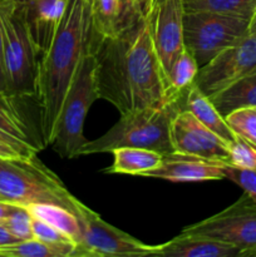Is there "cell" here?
I'll use <instances>...</instances> for the list:
<instances>
[{"label":"cell","mask_w":256,"mask_h":257,"mask_svg":"<svg viewBox=\"0 0 256 257\" xmlns=\"http://www.w3.org/2000/svg\"><path fill=\"white\" fill-rule=\"evenodd\" d=\"M97 62L99 99L120 114L173 103L163 68L151 37L150 20L143 14L113 37H90L89 49Z\"/></svg>","instance_id":"1"},{"label":"cell","mask_w":256,"mask_h":257,"mask_svg":"<svg viewBox=\"0 0 256 257\" xmlns=\"http://www.w3.org/2000/svg\"><path fill=\"white\" fill-rule=\"evenodd\" d=\"M92 37L89 0H69L57 34L40 58L37 99L43 145L52 146L63 102Z\"/></svg>","instance_id":"2"},{"label":"cell","mask_w":256,"mask_h":257,"mask_svg":"<svg viewBox=\"0 0 256 257\" xmlns=\"http://www.w3.org/2000/svg\"><path fill=\"white\" fill-rule=\"evenodd\" d=\"M182 98L177 102L120 114V119L97 140L88 141L80 156L112 152L119 147H138L152 150L161 155L173 152L171 145V120L182 108Z\"/></svg>","instance_id":"3"},{"label":"cell","mask_w":256,"mask_h":257,"mask_svg":"<svg viewBox=\"0 0 256 257\" xmlns=\"http://www.w3.org/2000/svg\"><path fill=\"white\" fill-rule=\"evenodd\" d=\"M2 29L8 94L19 99L35 98L40 58L30 37L22 4L15 0H3Z\"/></svg>","instance_id":"4"},{"label":"cell","mask_w":256,"mask_h":257,"mask_svg":"<svg viewBox=\"0 0 256 257\" xmlns=\"http://www.w3.org/2000/svg\"><path fill=\"white\" fill-rule=\"evenodd\" d=\"M0 200L22 206L37 202L57 203L74 215L82 206L38 156L29 160L0 158Z\"/></svg>","instance_id":"5"},{"label":"cell","mask_w":256,"mask_h":257,"mask_svg":"<svg viewBox=\"0 0 256 257\" xmlns=\"http://www.w3.org/2000/svg\"><path fill=\"white\" fill-rule=\"evenodd\" d=\"M97 99V62L94 54L88 50L80 59L64 98L52 143L53 150L64 160L79 157L80 150L88 142L83 132L84 120Z\"/></svg>","instance_id":"6"},{"label":"cell","mask_w":256,"mask_h":257,"mask_svg":"<svg viewBox=\"0 0 256 257\" xmlns=\"http://www.w3.org/2000/svg\"><path fill=\"white\" fill-rule=\"evenodd\" d=\"M248 20L211 12H186L183 17L185 47L197 62L207 64L220 52L247 34Z\"/></svg>","instance_id":"7"},{"label":"cell","mask_w":256,"mask_h":257,"mask_svg":"<svg viewBox=\"0 0 256 257\" xmlns=\"http://www.w3.org/2000/svg\"><path fill=\"white\" fill-rule=\"evenodd\" d=\"M182 233L231 243L240 248L245 257H256V202L243 193L221 212L186 226Z\"/></svg>","instance_id":"8"},{"label":"cell","mask_w":256,"mask_h":257,"mask_svg":"<svg viewBox=\"0 0 256 257\" xmlns=\"http://www.w3.org/2000/svg\"><path fill=\"white\" fill-rule=\"evenodd\" d=\"M82 238L77 257H143L155 256L157 246L146 245L119 228L105 222L97 212L82 203L77 215Z\"/></svg>","instance_id":"9"},{"label":"cell","mask_w":256,"mask_h":257,"mask_svg":"<svg viewBox=\"0 0 256 257\" xmlns=\"http://www.w3.org/2000/svg\"><path fill=\"white\" fill-rule=\"evenodd\" d=\"M253 67H256V38L246 34L201 67L193 84L212 98Z\"/></svg>","instance_id":"10"},{"label":"cell","mask_w":256,"mask_h":257,"mask_svg":"<svg viewBox=\"0 0 256 257\" xmlns=\"http://www.w3.org/2000/svg\"><path fill=\"white\" fill-rule=\"evenodd\" d=\"M185 13L183 0H158L155 9L147 14L151 37L166 78L186 48L183 39Z\"/></svg>","instance_id":"11"},{"label":"cell","mask_w":256,"mask_h":257,"mask_svg":"<svg viewBox=\"0 0 256 257\" xmlns=\"http://www.w3.org/2000/svg\"><path fill=\"white\" fill-rule=\"evenodd\" d=\"M171 145L175 152L227 162L228 143L181 108L171 120Z\"/></svg>","instance_id":"12"},{"label":"cell","mask_w":256,"mask_h":257,"mask_svg":"<svg viewBox=\"0 0 256 257\" xmlns=\"http://www.w3.org/2000/svg\"><path fill=\"white\" fill-rule=\"evenodd\" d=\"M227 162L210 158L170 152L162 156L161 165L142 177L160 178L171 182H203L226 178Z\"/></svg>","instance_id":"13"},{"label":"cell","mask_w":256,"mask_h":257,"mask_svg":"<svg viewBox=\"0 0 256 257\" xmlns=\"http://www.w3.org/2000/svg\"><path fill=\"white\" fill-rule=\"evenodd\" d=\"M92 12V37H113L147 14L143 0H89Z\"/></svg>","instance_id":"14"},{"label":"cell","mask_w":256,"mask_h":257,"mask_svg":"<svg viewBox=\"0 0 256 257\" xmlns=\"http://www.w3.org/2000/svg\"><path fill=\"white\" fill-rule=\"evenodd\" d=\"M69 0H38L30 5H23L30 37L39 58L47 53L64 17Z\"/></svg>","instance_id":"15"},{"label":"cell","mask_w":256,"mask_h":257,"mask_svg":"<svg viewBox=\"0 0 256 257\" xmlns=\"http://www.w3.org/2000/svg\"><path fill=\"white\" fill-rule=\"evenodd\" d=\"M19 98L0 94V138L15 148L24 158L38 156V146L32 127L17 104Z\"/></svg>","instance_id":"16"},{"label":"cell","mask_w":256,"mask_h":257,"mask_svg":"<svg viewBox=\"0 0 256 257\" xmlns=\"http://www.w3.org/2000/svg\"><path fill=\"white\" fill-rule=\"evenodd\" d=\"M155 256L162 257H245L231 243L211 237L182 233L168 242L158 245Z\"/></svg>","instance_id":"17"},{"label":"cell","mask_w":256,"mask_h":257,"mask_svg":"<svg viewBox=\"0 0 256 257\" xmlns=\"http://www.w3.org/2000/svg\"><path fill=\"white\" fill-rule=\"evenodd\" d=\"M182 108L192 113L203 125L220 136L222 140L230 143L236 138L235 132L231 130L226 118L218 112L212 100L200 89L196 84H192L183 94Z\"/></svg>","instance_id":"18"},{"label":"cell","mask_w":256,"mask_h":257,"mask_svg":"<svg viewBox=\"0 0 256 257\" xmlns=\"http://www.w3.org/2000/svg\"><path fill=\"white\" fill-rule=\"evenodd\" d=\"M113 163L105 173L141 176L153 171L161 165L162 156L152 150L138 147H119L112 151Z\"/></svg>","instance_id":"19"},{"label":"cell","mask_w":256,"mask_h":257,"mask_svg":"<svg viewBox=\"0 0 256 257\" xmlns=\"http://www.w3.org/2000/svg\"><path fill=\"white\" fill-rule=\"evenodd\" d=\"M210 99L223 117L240 108L256 107V67Z\"/></svg>","instance_id":"20"},{"label":"cell","mask_w":256,"mask_h":257,"mask_svg":"<svg viewBox=\"0 0 256 257\" xmlns=\"http://www.w3.org/2000/svg\"><path fill=\"white\" fill-rule=\"evenodd\" d=\"M25 208L33 218L43 221L57 230L62 231L64 235L72 238L77 246L79 245L82 238V228H80L79 220L72 211L57 203L48 202L29 203L25 206Z\"/></svg>","instance_id":"21"},{"label":"cell","mask_w":256,"mask_h":257,"mask_svg":"<svg viewBox=\"0 0 256 257\" xmlns=\"http://www.w3.org/2000/svg\"><path fill=\"white\" fill-rule=\"evenodd\" d=\"M198 69L200 68L193 55L185 48L167 73L168 97L171 102H177L183 97L186 90L195 83Z\"/></svg>","instance_id":"22"},{"label":"cell","mask_w":256,"mask_h":257,"mask_svg":"<svg viewBox=\"0 0 256 257\" xmlns=\"http://www.w3.org/2000/svg\"><path fill=\"white\" fill-rule=\"evenodd\" d=\"M186 12H211L250 20L256 0H183Z\"/></svg>","instance_id":"23"},{"label":"cell","mask_w":256,"mask_h":257,"mask_svg":"<svg viewBox=\"0 0 256 257\" xmlns=\"http://www.w3.org/2000/svg\"><path fill=\"white\" fill-rule=\"evenodd\" d=\"M32 230L35 240L54 248L60 257H77V243L62 231L37 218L32 220Z\"/></svg>","instance_id":"24"},{"label":"cell","mask_w":256,"mask_h":257,"mask_svg":"<svg viewBox=\"0 0 256 257\" xmlns=\"http://www.w3.org/2000/svg\"><path fill=\"white\" fill-rule=\"evenodd\" d=\"M225 118L236 136L256 146V107L232 110Z\"/></svg>","instance_id":"25"},{"label":"cell","mask_w":256,"mask_h":257,"mask_svg":"<svg viewBox=\"0 0 256 257\" xmlns=\"http://www.w3.org/2000/svg\"><path fill=\"white\" fill-rule=\"evenodd\" d=\"M2 257H60L59 253L50 246L30 238L17 241L9 245L0 246Z\"/></svg>","instance_id":"26"},{"label":"cell","mask_w":256,"mask_h":257,"mask_svg":"<svg viewBox=\"0 0 256 257\" xmlns=\"http://www.w3.org/2000/svg\"><path fill=\"white\" fill-rule=\"evenodd\" d=\"M32 220L33 217L25 206L22 205H14L12 203L9 213L7 217L0 223L4 225V227L14 236L17 240H30L33 237V230H32Z\"/></svg>","instance_id":"27"},{"label":"cell","mask_w":256,"mask_h":257,"mask_svg":"<svg viewBox=\"0 0 256 257\" xmlns=\"http://www.w3.org/2000/svg\"><path fill=\"white\" fill-rule=\"evenodd\" d=\"M228 165L242 170H256V146L236 136L228 143Z\"/></svg>","instance_id":"28"},{"label":"cell","mask_w":256,"mask_h":257,"mask_svg":"<svg viewBox=\"0 0 256 257\" xmlns=\"http://www.w3.org/2000/svg\"><path fill=\"white\" fill-rule=\"evenodd\" d=\"M226 178L242 188L243 192L256 202V170H242L227 163Z\"/></svg>","instance_id":"29"},{"label":"cell","mask_w":256,"mask_h":257,"mask_svg":"<svg viewBox=\"0 0 256 257\" xmlns=\"http://www.w3.org/2000/svg\"><path fill=\"white\" fill-rule=\"evenodd\" d=\"M2 2L0 0V94H8L7 80H5L4 63H3V29H2ZM9 95V94H8Z\"/></svg>","instance_id":"30"},{"label":"cell","mask_w":256,"mask_h":257,"mask_svg":"<svg viewBox=\"0 0 256 257\" xmlns=\"http://www.w3.org/2000/svg\"><path fill=\"white\" fill-rule=\"evenodd\" d=\"M0 158H8V160H27L13 146H10L9 143L5 142L2 138H0Z\"/></svg>","instance_id":"31"},{"label":"cell","mask_w":256,"mask_h":257,"mask_svg":"<svg viewBox=\"0 0 256 257\" xmlns=\"http://www.w3.org/2000/svg\"><path fill=\"white\" fill-rule=\"evenodd\" d=\"M17 238L4 227L3 223H0V246H5V245H9V243L13 242H17Z\"/></svg>","instance_id":"32"},{"label":"cell","mask_w":256,"mask_h":257,"mask_svg":"<svg viewBox=\"0 0 256 257\" xmlns=\"http://www.w3.org/2000/svg\"><path fill=\"white\" fill-rule=\"evenodd\" d=\"M10 207H12V203H8L5 201L0 200V221H3L7 217V215L10 211Z\"/></svg>","instance_id":"33"},{"label":"cell","mask_w":256,"mask_h":257,"mask_svg":"<svg viewBox=\"0 0 256 257\" xmlns=\"http://www.w3.org/2000/svg\"><path fill=\"white\" fill-rule=\"evenodd\" d=\"M247 34L252 35L256 38V12L253 13V15L251 17V19L248 20V29Z\"/></svg>","instance_id":"34"},{"label":"cell","mask_w":256,"mask_h":257,"mask_svg":"<svg viewBox=\"0 0 256 257\" xmlns=\"http://www.w3.org/2000/svg\"><path fill=\"white\" fill-rule=\"evenodd\" d=\"M145 2V8H146V13H151L153 9H155V7L157 5L158 0H143Z\"/></svg>","instance_id":"35"},{"label":"cell","mask_w":256,"mask_h":257,"mask_svg":"<svg viewBox=\"0 0 256 257\" xmlns=\"http://www.w3.org/2000/svg\"><path fill=\"white\" fill-rule=\"evenodd\" d=\"M15 2L19 3V4H22V5H30V4H33V3L38 2V0H15Z\"/></svg>","instance_id":"36"}]
</instances>
